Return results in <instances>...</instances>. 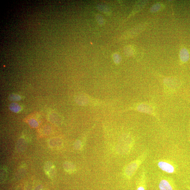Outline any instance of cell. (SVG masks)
<instances>
[{"instance_id": "obj_1", "label": "cell", "mask_w": 190, "mask_h": 190, "mask_svg": "<svg viewBox=\"0 0 190 190\" xmlns=\"http://www.w3.org/2000/svg\"><path fill=\"white\" fill-rule=\"evenodd\" d=\"M148 152H146L139 157V158L129 164L125 169V174L128 177H131L135 174L139 166L143 162L147 156Z\"/></svg>"}, {"instance_id": "obj_2", "label": "cell", "mask_w": 190, "mask_h": 190, "mask_svg": "<svg viewBox=\"0 0 190 190\" xmlns=\"http://www.w3.org/2000/svg\"><path fill=\"white\" fill-rule=\"evenodd\" d=\"M157 165L161 170L168 173H174L176 171L175 164L172 161L167 160H160L157 162Z\"/></svg>"}, {"instance_id": "obj_3", "label": "cell", "mask_w": 190, "mask_h": 190, "mask_svg": "<svg viewBox=\"0 0 190 190\" xmlns=\"http://www.w3.org/2000/svg\"><path fill=\"white\" fill-rule=\"evenodd\" d=\"M160 190H177L173 180L168 177L162 178L159 183Z\"/></svg>"}, {"instance_id": "obj_4", "label": "cell", "mask_w": 190, "mask_h": 190, "mask_svg": "<svg viewBox=\"0 0 190 190\" xmlns=\"http://www.w3.org/2000/svg\"><path fill=\"white\" fill-rule=\"evenodd\" d=\"M137 110L140 112L152 114H154V110L150 105L146 103H142L137 107Z\"/></svg>"}, {"instance_id": "obj_5", "label": "cell", "mask_w": 190, "mask_h": 190, "mask_svg": "<svg viewBox=\"0 0 190 190\" xmlns=\"http://www.w3.org/2000/svg\"><path fill=\"white\" fill-rule=\"evenodd\" d=\"M165 86L170 90H174L178 87V82L176 80L173 78H167L164 81Z\"/></svg>"}, {"instance_id": "obj_6", "label": "cell", "mask_w": 190, "mask_h": 190, "mask_svg": "<svg viewBox=\"0 0 190 190\" xmlns=\"http://www.w3.org/2000/svg\"><path fill=\"white\" fill-rule=\"evenodd\" d=\"M146 171H143L140 179V182L137 190H146Z\"/></svg>"}, {"instance_id": "obj_7", "label": "cell", "mask_w": 190, "mask_h": 190, "mask_svg": "<svg viewBox=\"0 0 190 190\" xmlns=\"http://www.w3.org/2000/svg\"><path fill=\"white\" fill-rule=\"evenodd\" d=\"M180 59L183 62H186L188 61L189 59V54L188 51L185 48L181 50L180 53Z\"/></svg>"}, {"instance_id": "obj_8", "label": "cell", "mask_w": 190, "mask_h": 190, "mask_svg": "<svg viewBox=\"0 0 190 190\" xmlns=\"http://www.w3.org/2000/svg\"><path fill=\"white\" fill-rule=\"evenodd\" d=\"M45 171L47 175L49 176L55 174V168L54 166L51 163H47L45 165Z\"/></svg>"}, {"instance_id": "obj_9", "label": "cell", "mask_w": 190, "mask_h": 190, "mask_svg": "<svg viewBox=\"0 0 190 190\" xmlns=\"http://www.w3.org/2000/svg\"><path fill=\"white\" fill-rule=\"evenodd\" d=\"M10 110L15 113H18L21 110V106L16 103H13L10 104L9 106Z\"/></svg>"}, {"instance_id": "obj_10", "label": "cell", "mask_w": 190, "mask_h": 190, "mask_svg": "<svg viewBox=\"0 0 190 190\" xmlns=\"http://www.w3.org/2000/svg\"><path fill=\"white\" fill-rule=\"evenodd\" d=\"M48 118L50 121L55 124L57 122V120L59 118V116L55 112H52L49 114Z\"/></svg>"}, {"instance_id": "obj_11", "label": "cell", "mask_w": 190, "mask_h": 190, "mask_svg": "<svg viewBox=\"0 0 190 190\" xmlns=\"http://www.w3.org/2000/svg\"><path fill=\"white\" fill-rule=\"evenodd\" d=\"M8 99L11 101H16L20 100L21 99V97L18 94L12 93L9 95Z\"/></svg>"}, {"instance_id": "obj_12", "label": "cell", "mask_w": 190, "mask_h": 190, "mask_svg": "<svg viewBox=\"0 0 190 190\" xmlns=\"http://www.w3.org/2000/svg\"><path fill=\"white\" fill-rule=\"evenodd\" d=\"M124 52L126 55L130 56L134 54V50L131 46H126L124 49Z\"/></svg>"}, {"instance_id": "obj_13", "label": "cell", "mask_w": 190, "mask_h": 190, "mask_svg": "<svg viewBox=\"0 0 190 190\" xmlns=\"http://www.w3.org/2000/svg\"><path fill=\"white\" fill-rule=\"evenodd\" d=\"M86 99L85 97L82 96H79L77 97L76 99V102L80 105H84L86 104Z\"/></svg>"}, {"instance_id": "obj_14", "label": "cell", "mask_w": 190, "mask_h": 190, "mask_svg": "<svg viewBox=\"0 0 190 190\" xmlns=\"http://www.w3.org/2000/svg\"><path fill=\"white\" fill-rule=\"evenodd\" d=\"M161 5L160 4L157 3L153 5L150 9V11L152 12H156L158 11L161 9Z\"/></svg>"}, {"instance_id": "obj_15", "label": "cell", "mask_w": 190, "mask_h": 190, "mask_svg": "<svg viewBox=\"0 0 190 190\" xmlns=\"http://www.w3.org/2000/svg\"><path fill=\"white\" fill-rule=\"evenodd\" d=\"M113 59L114 62L116 64L120 63L121 61V58L120 56L118 54H114L113 56Z\"/></svg>"}, {"instance_id": "obj_16", "label": "cell", "mask_w": 190, "mask_h": 190, "mask_svg": "<svg viewBox=\"0 0 190 190\" xmlns=\"http://www.w3.org/2000/svg\"><path fill=\"white\" fill-rule=\"evenodd\" d=\"M29 123L32 126L36 127L38 125V122L34 119L32 118L29 120Z\"/></svg>"}]
</instances>
